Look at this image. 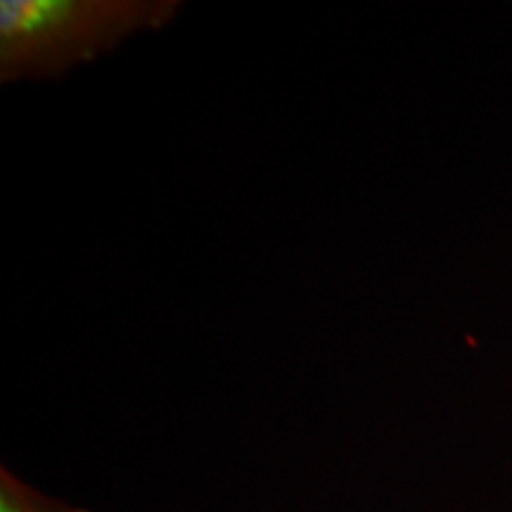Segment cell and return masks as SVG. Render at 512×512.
<instances>
[{
    "instance_id": "6da1fadb",
    "label": "cell",
    "mask_w": 512,
    "mask_h": 512,
    "mask_svg": "<svg viewBox=\"0 0 512 512\" xmlns=\"http://www.w3.org/2000/svg\"><path fill=\"white\" fill-rule=\"evenodd\" d=\"M178 12V0H3L0 81L62 79Z\"/></svg>"
},
{
    "instance_id": "7a4b0ae2",
    "label": "cell",
    "mask_w": 512,
    "mask_h": 512,
    "mask_svg": "<svg viewBox=\"0 0 512 512\" xmlns=\"http://www.w3.org/2000/svg\"><path fill=\"white\" fill-rule=\"evenodd\" d=\"M0 512H74V505L55 501L19 479L10 467L0 470Z\"/></svg>"
},
{
    "instance_id": "3957f363",
    "label": "cell",
    "mask_w": 512,
    "mask_h": 512,
    "mask_svg": "<svg viewBox=\"0 0 512 512\" xmlns=\"http://www.w3.org/2000/svg\"><path fill=\"white\" fill-rule=\"evenodd\" d=\"M74 512H88V510H81V508H74Z\"/></svg>"
}]
</instances>
